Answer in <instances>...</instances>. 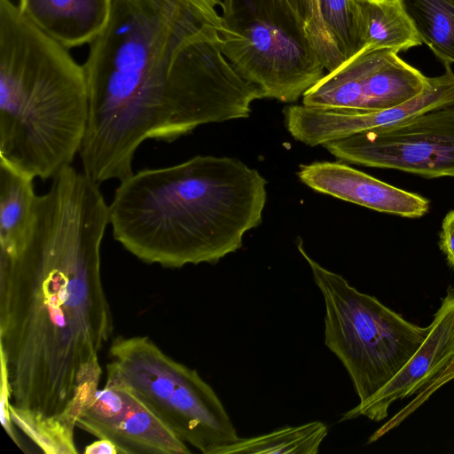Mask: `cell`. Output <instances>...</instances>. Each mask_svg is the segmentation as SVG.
<instances>
[{"label":"cell","mask_w":454,"mask_h":454,"mask_svg":"<svg viewBox=\"0 0 454 454\" xmlns=\"http://www.w3.org/2000/svg\"><path fill=\"white\" fill-rule=\"evenodd\" d=\"M454 380V359L434 380L420 389L416 397L395 413L368 439V443L378 441L384 434L398 427L405 419L424 404L438 389Z\"/></svg>","instance_id":"cell-22"},{"label":"cell","mask_w":454,"mask_h":454,"mask_svg":"<svg viewBox=\"0 0 454 454\" xmlns=\"http://www.w3.org/2000/svg\"><path fill=\"white\" fill-rule=\"evenodd\" d=\"M216 26L220 34L224 29V22L219 12L218 8L221 9L223 0H192Z\"/></svg>","instance_id":"cell-24"},{"label":"cell","mask_w":454,"mask_h":454,"mask_svg":"<svg viewBox=\"0 0 454 454\" xmlns=\"http://www.w3.org/2000/svg\"><path fill=\"white\" fill-rule=\"evenodd\" d=\"M299 179L318 192L381 213L419 218L429 209V200L377 179L340 162L302 164Z\"/></svg>","instance_id":"cell-13"},{"label":"cell","mask_w":454,"mask_h":454,"mask_svg":"<svg viewBox=\"0 0 454 454\" xmlns=\"http://www.w3.org/2000/svg\"><path fill=\"white\" fill-rule=\"evenodd\" d=\"M325 22L345 61L356 53L352 37L351 0H320Z\"/></svg>","instance_id":"cell-21"},{"label":"cell","mask_w":454,"mask_h":454,"mask_svg":"<svg viewBox=\"0 0 454 454\" xmlns=\"http://www.w3.org/2000/svg\"><path fill=\"white\" fill-rule=\"evenodd\" d=\"M328 434L327 426L311 421L294 427H283L270 433L250 438H240L221 448L216 454L274 453L317 454Z\"/></svg>","instance_id":"cell-17"},{"label":"cell","mask_w":454,"mask_h":454,"mask_svg":"<svg viewBox=\"0 0 454 454\" xmlns=\"http://www.w3.org/2000/svg\"><path fill=\"white\" fill-rule=\"evenodd\" d=\"M439 246L449 263L454 267V209L442 220Z\"/></svg>","instance_id":"cell-23"},{"label":"cell","mask_w":454,"mask_h":454,"mask_svg":"<svg viewBox=\"0 0 454 454\" xmlns=\"http://www.w3.org/2000/svg\"><path fill=\"white\" fill-rule=\"evenodd\" d=\"M76 427L114 442L119 454H189L191 450L121 381L106 376L76 420Z\"/></svg>","instance_id":"cell-10"},{"label":"cell","mask_w":454,"mask_h":454,"mask_svg":"<svg viewBox=\"0 0 454 454\" xmlns=\"http://www.w3.org/2000/svg\"><path fill=\"white\" fill-rule=\"evenodd\" d=\"M425 340L404 366L373 396L346 411L340 422L364 416L385 419L396 401L417 394L454 359V289L450 288Z\"/></svg>","instance_id":"cell-12"},{"label":"cell","mask_w":454,"mask_h":454,"mask_svg":"<svg viewBox=\"0 0 454 454\" xmlns=\"http://www.w3.org/2000/svg\"><path fill=\"white\" fill-rule=\"evenodd\" d=\"M109 206L70 166L37 195L18 245L0 250V350L11 403L74 429L99 388L114 320L101 275Z\"/></svg>","instance_id":"cell-1"},{"label":"cell","mask_w":454,"mask_h":454,"mask_svg":"<svg viewBox=\"0 0 454 454\" xmlns=\"http://www.w3.org/2000/svg\"><path fill=\"white\" fill-rule=\"evenodd\" d=\"M12 423L46 454H76L74 431L53 416L10 403Z\"/></svg>","instance_id":"cell-19"},{"label":"cell","mask_w":454,"mask_h":454,"mask_svg":"<svg viewBox=\"0 0 454 454\" xmlns=\"http://www.w3.org/2000/svg\"><path fill=\"white\" fill-rule=\"evenodd\" d=\"M88 117L83 65L0 0V160L52 179L80 153Z\"/></svg>","instance_id":"cell-4"},{"label":"cell","mask_w":454,"mask_h":454,"mask_svg":"<svg viewBox=\"0 0 454 454\" xmlns=\"http://www.w3.org/2000/svg\"><path fill=\"white\" fill-rule=\"evenodd\" d=\"M219 46L263 98L293 103L325 74L300 0H223Z\"/></svg>","instance_id":"cell-5"},{"label":"cell","mask_w":454,"mask_h":454,"mask_svg":"<svg viewBox=\"0 0 454 454\" xmlns=\"http://www.w3.org/2000/svg\"><path fill=\"white\" fill-rule=\"evenodd\" d=\"M297 247L325 301V344L341 362L359 403H364L411 359L431 325H414L374 296L359 292L313 260L301 239Z\"/></svg>","instance_id":"cell-6"},{"label":"cell","mask_w":454,"mask_h":454,"mask_svg":"<svg viewBox=\"0 0 454 454\" xmlns=\"http://www.w3.org/2000/svg\"><path fill=\"white\" fill-rule=\"evenodd\" d=\"M351 22L356 53H399L423 43L402 0H351Z\"/></svg>","instance_id":"cell-15"},{"label":"cell","mask_w":454,"mask_h":454,"mask_svg":"<svg viewBox=\"0 0 454 454\" xmlns=\"http://www.w3.org/2000/svg\"><path fill=\"white\" fill-rule=\"evenodd\" d=\"M85 454H119L116 445L109 440L98 439L85 446Z\"/></svg>","instance_id":"cell-25"},{"label":"cell","mask_w":454,"mask_h":454,"mask_svg":"<svg viewBox=\"0 0 454 454\" xmlns=\"http://www.w3.org/2000/svg\"><path fill=\"white\" fill-rule=\"evenodd\" d=\"M36 196L34 178L0 160V250L11 251L22 239Z\"/></svg>","instance_id":"cell-16"},{"label":"cell","mask_w":454,"mask_h":454,"mask_svg":"<svg viewBox=\"0 0 454 454\" xmlns=\"http://www.w3.org/2000/svg\"><path fill=\"white\" fill-rule=\"evenodd\" d=\"M108 356L107 376L127 386L185 443L216 454L239 439L211 386L150 337L118 335Z\"/></svg>","instance_id":"cell-7"},{"label":"cell","mask_w":454,"mask_h":454,"mask_svg":"<svg viewBox=\"0 0 454 454\" xmlns=\"http://www.w3.org/2000/svg\"><path fill=\"white\" fill-rule=\"evenodd\" d=\"M429 77L422 92L398 106L369 113H355L293 105L285 108V123L291 136L309 146L356 134L385 129L433 109L454 104V73Z\"/></svg>","instance_id":"cell-11"},{"label":"cell","mask_w":454,"mask_h":454,"mask_svg":"<svg viewBox=\"0 0 454 454\" xmlns=\"http://www.w3.org/2000/svg\"><path fill=\"white\" fill-rule=\"evenodd\" d=\"M306 29L327 72L339 67L345 58L330 33L321 10L320 0H301Z\"/></svg>","instance_id":"cell-20"},{"label":"cell","mask_w":454,"mask_h":454,"mask_svg":"<svg viewBox=\"0 0 454 454\" xmlns=\"http://www.w3.org/2000/svg\"><path fill=\"white\" fill-rule=\"evenodd\" d=\"M21 13L67 49L90 44L111 16L113 0H19Z\"/></svg>","instance_id":"cell-14"},{"label":"cell","mask_w":454,"mask_h":454,"mask_svg":"<svg viewBox=\"0 0 454 454\" xmlns=\"http://www.w3.org/2000/svg\"><path fill=\"white\" fill-rule=\"evenodd\" d=\"M429 82L391 50L359 51L325 74L302 96V105L369 113L387 109L422 92Z\"/></svg>","instance_id":"cell-9"},{"label":"cell","mask_w":454,"mask_h":454,"mask_svg":"<svg viewBox=\"0 0 454 454\" xmlns=\"http://www.w3.org/2000/svg\"><path fill=\"white\" fill-rule=\"evenodd\" d=\"M207 27L218 30L192 0H113L83 64L89 117L79 155L95 183L130 176L145 140L170 143L169 70L180 48Z\"/></svg>","instance_id":"cell-2"},{"label":"cell","mask_w":454,"mask_h":454,"mask_svg":"<svg viewBox=\"0 0 454 454\" xmlns=\"http://www.w3.org/2000/svg\"><path fill=\"white\" fill-rule=\"evenodd\" d=\"M267 181L241 160L197 155L120 182L109 206L114 239L147 264H215L262 223Z\"/></svg>","instance_id":"cell-3"},{"label":"cell","mask_w":454,"mask_h":454,"mask_svg":"<svg viewBox=\"0 0 454 454\" xmlns=\"http://www.w3.org/2000/svg\"><path fill=\"white\" fill-rule=\"evenodd\" d=\"M423 43L443 64L454 63V0H402Z\"/></svg>","instance_id":"cell-18"},{"label":"cell","mask_w":454,"mask_h":454,"mask_svg":"<svg viewBox=\"0 0 454 454\" xmlns=\"http://www.w3.org/2000/svg\"><path fill=\"white\" fill-rule=\"evenodd\" d=\"M323 146L336 159L352 164L425 178L454 177V104Z\"/></svg>","instance_id":"cell-8"}]
</instances>
